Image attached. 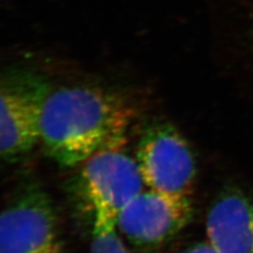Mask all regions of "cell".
Instances as JSON below:
<instances>
[{
  "label": "cell",
  "instance_id": "cell-1",
  "mask_svg": "<svg viewBox=\"0 0 253 253\" xmlns=\"http://www.w3.org/2000/svg\"><path fill=\"white\" fill-rule=\"evenodd\" d=\"M139 113L131 94L98 85L51 90L41 115V142L61 167L81 166L102 150L125 147Z\"/></svg>",
  "mask_w": 253,
  "mask_h": 253
},
{
  "label": "cell",
  "instance_id": "cell-5",
  "mask_svg": "<svg viewBox=\"0 0 253 253\" xmlns=\"http://www.w3.org/2000/svg\"><path fill=\"white\" fill-rule=\"evenodd\" d=\"M78 167L74 190L91 215L104 212L117 219L126 206L145 190L136 160L124 147L102 150Z\"/></svg>",
  "mask_w": 253,
  "mask_h": 253
},
{
  "label": "cell",
  "instance_id": "cell-4",
  "mask_svg": "<svg viewBox=\"0 0 253 253\" xmlns=\"http://www.w3.org/2000/svg\"><path fill=\"white\" fill-rule=\"evenodd\" d=\"M63 242L51 197L37 185L18 190L0 211V253H62Z\"/></svg>",
  "mask_w": 253,
  "mask_h": 253
},
{
  "label": "cell",
  "instance_id": "cell-8",
  "mask_svg": "<svg viewBox=\"0 0 253 253\" xmlns=\"http://www.w3.org/2000/svg\"><path fill=\"white\" fill-rule=\"evenodd\" d=\"M90 253H128L116 228V219L104 212L92 214Z\"/></svg>",
  "mask_w": 253,
  "mask_h": 253
},
{
  "label": "cell",
  "instance_id": "cell-9",
  "mask_svg": "<svg viewBox=\"0 0 253 253\" xmlns=\"http://www.w3.org/2000/svg\"><path fill=\"white\" fill-rule=\"evenodd\" d=\"M178 253H219V252H217L214 248H213L207 241H205V242L195 243L191 245V246L181 250Z\"/></svg>",
  "mask_w": 253,
  "mask_h": 253
},
{
  "label": "cell",
  "instance_id": "cell-6",
  "mask_svg": "<svg viewBox=\"0 0 253 253\" xmlns=\"http://www.w3.org/2000/svg\"><path fill=\"white\" fill-rule=\"evenodd\" d=\"M192 216L190 196L148 188L121 211L116 228L133 246L151 249L170 242L188 226Z\"/></svg>",
  "mask_w": 253,
  "mask_h": 253
},
{
  "label": "cell",
  "instance_id": "cell-3",
  "mask_svg": "<svg viewBox=\"0 0 253 253\" xmlns=\"http://www.w3.org/2000/svg\"><path fill=\"white\" fill-rule=\"evenodd\" d=\"M135 160L149 189L190 196L196 178V160L191 146L167 121L149 123L136 146Z\"/></svg>",
  "mask_w": 253,
  "mask_h": 253
},
{
  "label": "cell",
  "instance_id": "cell-2",
  "mask_svg": "<svg viewBox=\"0 0 253 253\" xmlns=\"http://www.w3.org/2000/svg\"><path fill=\"white\" fill-rule=\"evenodd\" d=\"M51 90L35 71H0V158L16 160L41 142L42 110Z\"/></svg>",
  "mask_w": 253,
  "mask_h": 253
},
{
  "label": "cell",
  "instance_id": "cell-7",
  "mask_svg": "<svg viewBox=\"0 0 253 253\" xmlns=\"http://www.w3.org/2000/svg\"><path fill=\"white\" fill-rule=\"evenodd\" d=\"M207 242L219 253H253V197L243 190H221L206 217Z\"/></svg>",
  "mask_w": 253,
  "mask_h": 253
}]
</instances>
